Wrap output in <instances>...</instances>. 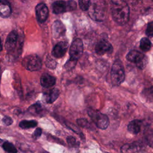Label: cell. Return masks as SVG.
<instances>
[{
    "label": "cell",
    "mask_w": 153,
    "mask_h": 153,
    "mask_svg": "<svg viewBox=\"0 0 153 153\" xmlns=\"http://www.w3.org/2000/svg\"><path fill=\"white\" fill-rule=\"evenodd\" d=\"M111 12L114 20L120 25L126 24L129 19L130 10L128 4L124 1H111Z\"/></svg>",
    "instance_id": "1"
},
{
    "label": "cell",
    "mask_w": 153,
    "mask_h": 153,
    "mask_svg": "<svg viewBox=\"0 0 153 153\" xmlns=\"http://www.w3.org/2000/svg\"><path fill=\"white\" fill-rule=\"evenodd\" d=\"M106 13V7L105 1H91V4L88 9V14L93 20L97 22L103 21L105 18Z\"/></svg>",
    "instance_id": "2"
},
{
    "label": "cell",
    "mask_w": 153,
    "mask_h": 153,
    "mask_svg": "<svg viewBox=\"0 0 153 153\" xmlns=\"http://www.w3.org/2000/svg\"><path fill=\"white\" fill-rule=\"evenodd\" d=\"M125 73L123 65L119 59L116 60L111 68V80L113 85H118L124 80Z\"/></svg>",
    "instance_id": "3"
},
{
    "label": "cell",
    "mask_w": 153,
    "mask_h": 153,
    "mask_svg": "<svg viewBox=\"0 0 153 153\" xmlns=\"http://www.w3.org/2000/svg\"><path fill=\"white\" fill-rule=\"evenodd\" d=\"M126 59L128 61L134 63L140 69H144L148 62V59L145 54L134 50H131L127 53Z\"/></svg>",
    "instance_id": "4"
},
{
    "label": "cell",
    "mask_w": 153,
    "mask_h": 153,
    "mask_svg": "<svg viewBox=\"0 0 153 153\" xmlns=\"http://www.w3.org/2000/svg\"><path fill=\"white\" fill-rule=\"evenodd\" d=\"M87 112L89 117L98 128L105 130L108 127L109 120L106 115L92 109H89Z\"/></svg>",
    "instance_id": "5"
},
{
    "label": "cell",
    "mask_w": 153,
    "mask_h": 153,
    "mask_svg": "<svg viewBox=\"0 0 153 153\" xmlns=\"http://www.w3.org/2000/svg\"><path fill=\"white\" fill-rule=\"evenodd\" d=\"M22 64L25 69L30 71H38L42 66L41 60L35 54L29 55L25 57L22 60Z\"/></svg>",
    "instance_id": "6"
},
{
    "label": "cell",
    "mask_w": 153,
    "mask_h": 153,
    "mask_svg": "<svg viewBox=\"0 0 153 153\" xmlns=\"http://www.w3.org/2000/svg\"><path fill=\"white\" fill-rule=\"evenodd\" d=\"M76 8V2L74 1H55L52 4L53 12L54 14H58L68 11H72Z\"/></svg>",
    "instance_id": "7"
},
{
    "label": "cell",
    "mask_w": 153,
    "mask_h": 153,
    "mask_svg": "<svg viewBox=\"0 0 153 153\" xmlns=\"http://www.w3.org/2000/svg\"><path fill=\"white\" fill-rule=\"evenodd\" d=\"M20 38L16 30H13L8 34L5 44V47L8 53L14 52L18 44L22 43V40H19Z\"/></svg>",
    "instance_id": "8"
},
{
    "label": "cell",
    "mask_w": 153,
    "mask_h": 153,
    "mask_svg": "<svg viewBox=\"0 0 153 153\" xmlns=\"http://www.w3.org/2000/svg\"><path fill=\"white\" fill-rule=\"evenodd\" d=\"M83 53L82 41L79 38H76L73 41L69 49L70 59L78 60Z\"/></svg>",
    "instance_id": "9"
},
{
    "label": "cell",
    "mask_w": 153,
    "mask_h": 153,
    "mask_svg": "<svg viewBox=\"0 0 153 153\" xmlns=\"http://www.w3.org/2000/svg\"><path fill=\"white\" fill-rule=\"evenodd\" d=\"M113 51V47L111 44L106 39L100 40L96 45L95 51L99 55H103L106 53H111Z\"/></svg>",
    "instance_id": "10"
},
{
    "label": "cell",
    "mask_w": 153,
    "mask_h": 153,
    "mask_svg": "<svg viewBox=\"0 0 153 153\" xmlns=\"http://www.w3.org/2000/svg\"><path fill=\"white\" fill-rule=\"evenodd\" d=\"M35 13L38 21L40 23H43L48 18V8L44 3H39L35 7Z\"/></svg>",
    "instance_id": "11"
},
{
    "label": "cell",
    "mask_w": 153,
    "mask_h": 153,
    "mask_svg": "<svg viewBox=\"0 0 153 153\" xmlns=\"http://www.w3.org/2000/svg\"><path fill=\"white\" fill-rule=\"evenodd\" d=\"M68 48V44L67 42H59L54 47L52 50V55L56 58H61L65 54Z\"/></svg>",
    "instance_id": "12"
},
{
    "label": "cell",
    "mask_w": 153,
    "mask_h": 153,
    "mask_svg": "<svg viewBox=\"0 0 153 153\" xmlns=\"http://www.w3.org/2000/svg\"><path fill=\"white\" fill-rule=\"evenodd\" d=\"M65 30V27L60 21L56 20L53 23L52 26V34L54 38L58 39L64 35Z\"/></svg>",
    "instance_id": "13"
},
{
    "label": "cell",
    "mask_w": 153,
    "mask_h": 153,
    "mask_svg": "<svg viewBox=\"0 0 153 153\" xmlns=\"http://www.w3.org/2000/svg\"><path fill=\"white\" fill-rule=\"evenodd\" d=\"M142 148V145L137 142L131 143H127L123 145L121 148L122 153H137Z\"/></svg>",
    "instance_id": "14"
},
{
    "label": "cell",
    "mask_w": 153,
    "mask_h": 153,
    "mask_svg": "<svg viewBox=\"0 0 153 153\" xmlns=\"http://www.w3.org/2000/svg\"><path fill=\"white\" fill-rule=\"evenodd\" d=\"M142 124V121L141 120H133L128 123L127 126V130L130 133L137 134L140 132L141 130Z\"/></svg>",
    "instance_id": "15"
},
{
    "label": "cell",
    "mask_w": 153,
    "mask_h": 153,
    "mask_svg": "<svg viewBox=\"0 0 153 153\" xmlns=\"http://www.w3.org/2000/svg\"><path fill=\"white\" fill-rule=\"evenodd\" d=\"M40 83L43 87L48 88L55 84L56 78L51 75L44 74L41 76Z\"/></svg>",
    "instance_id": "16"
},
{
    "label": "cell",
    "mask_w": 153,
    "mask_h": 153,
    "mask_svg": "<svg viewBox=\"0 0 153 153\" xmlns=\"http://www.w3.org/2000/svg\"><path fill=\"white\" fill-rule=\"evenodd\" d=\"M11 13V8L7 1H0V16L4 18L8 17Z\"/></svg>",
    "instance_id": "17"
},
{
    "label": "cell",
    "mask_w": 153,
    "mask_h": 153,
    "mask_svg": "<svg viewBox=\"0 0 153 153\" xmlns=\"http://www.w3.org/2000/svg\"><path fill=\"white\" fill-rule=\"evenodd\" d=\"M59 94L60 92L57 88H53L51 89L45 94V102L48 103L54 102L58 98Z\"/></svg>",
    "instance_id": "18"
},
{
    "label": "cell",
    "mask_w": 153,
    "mask_h": 153,
    "mask_svg": "<svg viewBox=\"0 0 153 153\" xmlns=\"http://www.w3.org/2000/svg\"><path fill=\"white\" fill-rule=\"evenodd\" d=\"M140 48L143 51H149L152 46V44L149 38L143 37L140 41Z\"/></svg>",
    "instance_id": "19"
},
{
    "label": "cell",
    "mask_w": 153,
    "mask_h": 153,
    "mask_svg": "<svg viewBox=\"0 0 153 153\" xmlns=\"http://www.w3.org/2000/svg\"><path fill=\"white\" fill-rule=\"evenodd\" d=\"M38 123L35 120H23L20 122L19 127L23 129L33 128L37 126Z\"/></svg>",
    "instance_id": "20"
},
{
    "label": "cell",
    "mask_w": 153,
    "mask_h": 153,
    "mask_svg": "<svg viewBox=\"0 0 153 153\" xmlns=\"http://www.w3.org/2000/svg\"><path fill=\"white\" fill-rule=\"evenodd\" d=\"M2 148L8 153H17V150L15 146L8 141H4L1 145Z\"/></svg>",
    "instance_id": "21"
},
{
    "label": "cell",
    "mask_w": 153,
    "mask_h": 153,
    "mask_svg": "<svg viewBox=\"0 0 153 153\" xmlns=\"http://www.w3.org/2000/svg\"><path fill=\"white\" fill-rule=\"evenodd\" d=\"M42 111V106L39 102L33 104L28 108V111L30 114H33V115L39 114Z\"/></svg>",
    "instance_id": "22"
},
{
    "label": "cell",
    "mask_w": 153,
    "mask_h": 153,
    "mask_svg": "<svg viewBox=\"0 0 153 153\" xmlns=\"http://www.w3.org/2000/svg\"><path fill=\"white\" fill-rule=\"evenodd\" d=\"M66 141L68 145L71 148H76V147L77 148L79 145V142H78L76 139L72 136H68L66 139Z\"/></svg>",
    "instance_id": "23"
},
{
    "label": "cell",
    "mask_w": 153,
    "mask_h": 153,
    "mask_svg": "<svg viewBox=\"0 0 153 153\" xmlns=\"http://www.w3.org/2000/svg\"><path fill=\"white\" fill-rule=\"evenodd\" d=\"M77 124L81 127L86 128H91V124L85 118H79L76 120Z\"/></svg>",
    "instance_id": "24"
},
{
    "label": "cell",
    "mask_w": 153,
    "mask_h": 153,
    "mask_svg": "<svg viewBox=\"0 0 153 153\" xmlns=\"http://www.w3.org/2000/svg\"><path fill=\"white\" fill-rule=\"evenodd\" d=\"M76 62H77V60L69 59V60H68L65 63V65H64V68L67 71H71L75 68L76 64Z\"/></svg>",
    "instance_id": "25"
},
{
    "label": "cell",
    "mask_w": 153,
    "mask_h": 153,
    "mask_svg": "<svg viewBox=\"0 0 153 153\" xmlns=\"http://www.w3.org/2000/svg\"><path fill=\"white\" fill-rule=\"evenodd\" d=\"M45 65L47 68L50 69H54L56 67L57 63L56 62L52 59L51 57L47 56L45 60Z\"/></svg>",
    "instance_id": "26"
},
{
    "label": "cell",
    "mask_w": 153,
    "mask_h": 153,
    "mask_svg": "<svg viewBox=\"0 0 153 153\" xmlns=\"http://www.w3.org/2000/svg\"><path fill=\"white\" fill-rule=\"evenodd\" d=\"M79 6L80 8L82 10L86 11L89 9V7L91 4V1H87V0H81L79 1Z\"/></svg>",
    "instance_id": "27"
},
{
    "label": "cell",
    "mask_w": 153,
    "mask_h": 153,
    "mask_svg": "<svg viewBox=\"0 0 153 153\" xmlns=\"http://www.w3.org/2000/svg\"><path fill=\"white\" fill-rule=\"evenodd\" d=\"M145 32L148 36L153 37V22H151L148 23Z\"/></svg>",
    "instance_id": "28"
},
{
    "label": "cell",
    "mask_w": 153,
    "mask_h": 153,
    "mask_svg": "<svg viewBox=\"0 0 153 153\" xmlns=\"http://www.w3.org/2000/svg\"><path fill=\"white\" fill-rule=\"evenodd\" d=\"M146 140L148 144L152 148H153V131L148 132L146 136Z\"/></svg>",
    "instance_id": "29"
},
{
    "label": "cell",
    "mask_w": 153,
    "mask_h": 153,
    "mask_svg": "<svg viewBox=\"0 0 153 153\" xmlns=\"http://www.w3.org/2000/svg\"><path fill=\"white\" fill-rule=\"evenodd\" d=\"M47 139L50 142H53V140H54L53 142H55L56 143H60V144H62V145H65V143H63V140H62L60 139H58L57 137H54V136H53L51 135H49L48 136V137H47Z\"/></svg>",
    "instance_id": "30"
},
{
    "label": "cell",
    "mask_w": 153,
    "mask_h": 153,
    "mask_svg": "<svg viewBox=\"0 0 153 153\" xmlns=\"http://www.w3.org/2000/svg\"><path fill=\"white\" fill-rule=\"evenodd\" d=\"M2 122L5 126H10L13 123V120L8 116H5L2 118Z\"/></svg>",
    "instance_id": "31"
},
{
    "label": "cell",
    "mask_w": 153,
    "mask_h": 153,
    "mask_svg": "<svg viewBox=\"0 0 153 153\" xmlns=\"http://www.w3.org/2000/svg\"><path fill=\"white\" fill-rule=\"evenodd\" d=\"M41 134H42V129L40 128H37L34 131V132H33V134H32V137H33L34 139H36L39 138V137L41 136Z\"/></svg>",
    "instance_id": "32"
},
{
    "label": "cell",
    "mask_w": 153,
    "mask_h": 153,
    "mask_svg": "<svg viewBox=\"0 0 153 153\" xmlns=\"http://www.w3.org/2000/svg\"><path fill=\"white\" fill-rule=\"evenodd\" d=\"M145 94L149 97L153 98V86L144 90Z\"/></svg>",
    "instance_id": "33"
},
{
    "label": "cell",
    "mask_w": 153,
    "mask_h": 153,
    "mask_svg": "<svg viewBox=\"0 0 153 153\" xmlns=\"http://www.w3.org/2000/svg\"><path fill=\"white\" fill-rule=\"evenodd\" d=\"M2 50V42H1V39L0 38V51H1Z\"/></svg>",
    "instance_id": "34"
},
{
    "label": "cell",
    "mask_w": 153,
    "mask_h": 153,
    "mask_svg": "<svg viewBox=\"0 0 153 153\" xmlns=\"http://www.w3.org/2000/svg\"><path fill=\"white\" fill-rule=\"evenodd\" d=\"M3 142H4V141H3L2 139H0V145H2V143H3Z\"/></svg>",
    "instance_id": "35"
},
{
    "label": "cell",
    "mask_w": 153,
    "mask_h": 153,
    "mask_svg": "<svg viewBox=\"0 0 153 153\" xmlns=\"http://www.w3.org/2000/svg\"><path fill=\"white\" fill-rule=\"evenodd\" d=\"M40 153H49V152H47V151H42Z\"/></svg>",
    "instance_id": "36"
},
{
    "label": "cell",
    "mask_w": 153,
    "mask_h": 153,
    "mask_svg": "<svg viewBox=\"0 0 153 153\" xmlns=\"http://www.w3.org/2000/svg\"><path fill=\"white\" fill-rule=\"evenodd\" d=\"M1 66H0V79H1Z\"/></svg>",
    "instance_id": "37"
}]
</instances>
